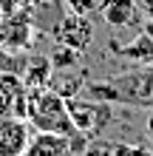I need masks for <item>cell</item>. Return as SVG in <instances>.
Wrapping results in <instances>:
<instances>
[{"label":"cell","mask_w":153,"mask_h":156,"mask_svg":"<svg viewBox=\"0 0 153 156\" xmlns=\"http://www.w3.org/2000/svg\"><path fill=\"white\" fill-rule=\"evenodd\" d=\"M85 91H88V97L105 99V102H128V105L153 108V62H148L139 71H130V74H119L113 80L88 82Z\"/></svg>","instance_id":"obj_1"},{"label":"cell","mask_w":153,"mask_h":156,"mask_svg":"<svg viewBox=\"0 0 153 156\" xmlns=\"http://www.w3.org/2000/svg\"><path fill=\"white\" fill-rule=\"evenodd\" d=\"M29 125L43 133H60V136H79V131L71 122L65 97H60L54 88H29Z\"/></svg>","instance_id":"obj_2"},{"label":"cell","mask_w":153,"mask_h":156,"mask_svg":"<svg viewBox=\"0 0 153 156\" xmlns=\"http://www.w3.org/2000/svg\"><path fill=\"white\" fill-rule=\"evenodd\" d=\"M68 105V114H71V122L82 136L88 139H96L102 133V128L111 122V105L105 99H85V97H68L65 99Z\"/></svg>","instance_id":"obj_3"},{"label":"cell","mask_w":153,"mask_h":156,"mask_svg":"<svg viewBox=\"0 0 153 156\" xmlns=\"http://www.w3.org/2000/svg\"><path fill=\"white\" fill-rule=\"evenodd\" d=\"M51 37L54 43H60V45H68V48H74L82 54L88 45L94 43V26L88 17L82 14H65V17H60L57 23H54V29H51Z\"/></svg>","instance_id":"obj_4"},{"label":"cell","mask_w":153,"mask_h":156,"mask_svg":"<svg viewBox=\"0 0 153 156\" xmlns=\"http://www.w3.org/2000/svg\"><path fill=\"white\" fill-rule=\"evenodd\" d=\"M29 114V88L20 74L0 71V116H20Z\"/></svg>","instance_id":"obj_5"},{"label":"cell","mask_w":153,"mask_h":156,"mask_svg":"<svg viewBox=\"0 0 153 156\" xmlns=\"http://www.w3.org/2000/svg\"><path fill=\"white\" fill-rule=\"evenodd\" d=\"M34 43V20L31 14H14L0 17V48L9 51H26Z\"/></svg>","instance_id":"obj_6"},{"label":"cell","mask_w":153,"mask_h":156,"mask_svg":"<svg viewBox=\"0 0 153 156\" xmlns=\"http://www.w3.org/2000/svg\"><path fill=\"white\" fill-rule=\"evenodd\" d=\"M29 139H31L29 119L0 116V156H23Z\"/></svg>","instance_id":"obj_7"},{"label":"cell","mask_w":153,"mask_h":156,"mask_svg":"<svg viewBox=\"0 0 153 156\" xmlns=\"http://www.w3.org/2000/svg\"><path fill=\"white\" fill-rule=\"evenodd\" d=\"M23 156H77V151L71 148V136L37 131V133L29 139Z\"/></svg>","instance_id":"obj_8"},{"label":"cell","mask_w":153,"mask_h":156,"mask_svg":"<svg viewBox=\"0 0 153 156\" xmlns=\"http://www.w3.org/2000/svg\"><path fill=\"white\" fill-rule=\"evenodd\" d=\"M136 0H99L96 12L102 14V20L111 29H125L136 20Z\"/></svg>","instance_id":"obj_9"},{"label":"cell","mask_w":153,"mask_h":156,"mask_svg":"<svg viewBox=\"0 0 153 156\" xmlns=\"http://www.w3.org/2000/svg\"><path fill=\"white\" fill-rule=\"evenodd\" d=\"M20 77L26 82V88H48L51 85V77H54L51 57H46V54H29Z\"/></svg>","instance_id":"obj_10"},{"label":"cell","mask_w":153,"mask_h":156,"mask_svg":"<svg viewBox=\"0 0 153 156\" xmlns=\"http://www.w3.org/2000/svg\"><path fill=\"white\" fill-rule=\"evenodd\" d=\"M122 57H128L133 62H142V66H148V62H153V37L148 31H142L133 43H128L125 48L119 51Z\"/></svg>","instance_id":"obj_11"},{"label":"cell","mask_w":153,"mask_h":156,"mask_svg":"<svg viewBox=\"0 0 153 156\" xmlns=\"http://www.w3.org/2000/svg\"><path fill=\"white\" fill-rule=\"evenodd\" d=\"M51 57V66H54V71H71L79 62V57L82 54L79 51H74V48H68V45H60V43H54V51L48 54Z\"/></svg>","instance_id":"obj_12"},{"label":"cell","mask_w":153,"mask_h":156,"mask_svg":"<svg viewBox=\"0 0 153 156\" xmlns=\"http://www.w3.org/2000/svg\"><path fill=\"white\" fill-rule=\"evenodd\" d=\"M37 6H40V0H0V17L31 14Z\"/></svg>","instance_id":"obj_13"},{"label":"cell","mask_w":153,"mask_h":156,"mask_svg":"<svg viewBox=\"0 0 153 156\" xmlns=\"http://www.w3.org/2000/svg\"><path fill=\"white\" fill-rule=\"evenodd\" d=\"M113 145L116 142H108V139H91L85 145L82 156H116L113 153Z\"/></svg>","instance_id":"obj_14"},{"label":"cell","mask_w":153,"mask_h":156,"mask_svg":"<svg viewBox=\"0 0 153 156\" xmlns=\"http://www.w3.org/2000/svg\"><path fill=\"white\" fill-rule=\"evenodd\" d=\"M65 3V9L71 14H82V17H88L91 12H96V6H99V0H62Z\"/></svg>","instance_id":"obj_15"},{"label":"cell","mask_w":153,"mask_h":156,"mask_svg":"<svg viewBox=\"0 0 153 156\" xmlns=\"http://www.w3.org/2000/svg\"><path fill=\"white\" fill-rule=\"evenodd\" d=\"M113 153L116 156H153V151H148V145H130V142H116Z\"/></svg>","instance_id":"obj_16"},{"label":"cell","mask_w":153,"mask_h":156,"mask_svg":"<svg viewBox=\"0 0 153 156\" xmlns=\"http://www.w3.org/2000/svg\"><path fill=\"white\" fill-rule=\"evenodd\" d=\"M148 136H150V139H153V114L148 116Z\"/></svg>","instance_id":"obj_17"},{"label":"cell","mask_w":153,"mask_h":156,"mask_svg":"<svg viewBox=\"0 0 153 156\" xmlns=\"http://www.w3.org/2000/svg\"><path fill=\"white\" fill-rule=\"evenodd\" d=\"M145 31L150 34V37H153V17H150V20H148V23H145Z\"/></svg>","instance_id":"obj_18"},{"label":"cell","mask_w":153,"mask_h":156,"mask_svg":"<svg viewBox=\"0 0 153 156\" xmlns=\"http://www.w3.org/2000/svg\"><path fill=\"white\" fill-rule=\"evenodd\" d=\"M40 3H57V0H40Z\"/></svg>","instance_id":"obj_19"}]
</instances>
